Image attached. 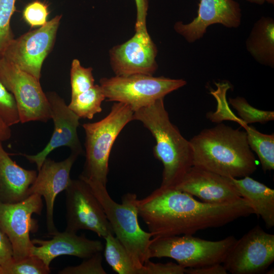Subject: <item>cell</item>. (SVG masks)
I'll return each mask as SVG.
<instances>
[{
  "mask_svg": "<svg viewBox=\"0 0 274 274\" xmlns=\"http://www.w3.org/2000/svg\"><path fill=\"white\" fill-rule=\"evenodd\" d=\"M37 176L36 170L26 169L13 160L0 142V202L14 203L27 198Z\"/></svg>",
  "mask_w": 274,
  "mask_h": 274,
  "instance_id": "19",
  "label": "cell"
},
{
  "mask_svg": "<svg viewBox=\"0 0 274 274\" xmlns=\"http://www.w3.org/2000/svg\"><path fill=\"white\" fill-rule=\"evenodd\" d=\"M50 240L33 238L31 255L38 256L48 266L57 257L70 255L87 258L104 249L102 242L88 239L85 234L78 235L77 232L65 230L57 231L51 235Z\"/></svg>",
  "mask_w": 274,
  "mask_h": 274,
  "instance_id": "18",
  "label": "cell"
},
{
  "mask_svg": "<svg viewBox=\"0 0 274 274\" xmlns=\"http://www.w3.org/2000/svg\"><path fill=\"white\" fill-rule=\"evenodd\" d=\"M216 90H211L210 93L217 102V110L214 112H209L207 117L212 122L220 123L224 120L234 121L243 127L246 124L241 118L237 117L231 110L227 102L226 95L231 88L227 82L215 83Z\"/></svg>",
  "mask_w": 274,
  "mask_h": 274,
  "instance_id": "25",
  "label": "cell"
},
{
  "mask_svg": "<svg viewBox=\"0 0 274 274\" xmlns=\"http://www.w3.org/2000/svg\"><path fill=\"white\" fill-rule=\"evenodd\" d=\"M229 103L235 109L241 118L246 124L259 122L264 124L274 120V112L263 111L252 106L243 97L229 98Z\"/></svg>",
  "mask_w": 274,
  "mask_h": 274,
  "instance_id": "26",
  "label": "cell"
},
{
  "mask_svg": "<svg viewBox=\"0 0 274 274\" xmlns=\"http://www.w3.org/2000/svg\"><path fill=\"white\" fill-rule=\"evenodd\" d=\"M106 240L104 255L112 269L119 274H137L138 269L126 249L113 233Z\"/></svg>",
  "mask_w": 274,
  "mask_h": 274,
  "instance_id": "22",
  "label": "cell"
},
{
  "mask_svg": "<svg viewBox=\"0 0 274 274\" xmlns=\"http://www.w3.org/2000/svg\"><path fill=\"white\" fill-rule=\"evenodd\" d=\"M16 0H0V57L14 39L10 21L15 11Z\"/></svg>",
  "mask_w": 274,
  "mask_h": 274,
  "instance_id": "29",
  "label": "cell"
},
{
  "mask_svg": "<svg viewBox=\"0 0 274 274\" xmlns=\"http://www.w3.org/2000/svg\"><path fill=\"white\" fill-rule=\"evenodd\" d=\"M135 30L129 40L112 47L109 51L110 64L115 76L153 75L158 68L157 49L147 27Z\"/></svg>",
  "mask_w": 274,
  "mask_h": 274,
  "instance_id": "13",
  "label": "cell"
},
{
  "mask_svg": "<svg viewBox=\"0 0 274 274\" xmlns=\"http://www.w3.org/2000/svg\"><path fill=\"white\" fill-rule=\"evenodd\" d=\"M49 104L51 119L54 123V131L51 139L45 148L35 155L22 154L30 163H35L39 170L49 154L60 147H67L71 152L79 155L83 153L82 148L77 134L80 119L64 100L57 93H46Z\"/></svg>",
  "mask_w": 274,
  "mask_h": 274,
  "instance_id": "14",
  "label": "cell"
},
{
  "mask_svg": "<svg viewBox=\"0 0 274 274\" xmlns=\"http://www.w3.org/2000/svg\"><path fill=\"white\" fill-rule=\"evenodd\" d=\"M92 70V67L82 66L77 59L73 60L70 72L71 96L86 91L95 85Z\"/></svg>",
  "mask_w": 274,
  "mask_h": 274,
  "instance_id": "27",
  "label": "cell"
},
{
  "mask_svg": "<svg viewBox=\"0 0 274 274\" xmlns=\"http://www.w3.org/2000/svg\"><path fill=\"white\" fill-rule=\"evenodd\" d=\"M133 120L141 122L156 141L153 155L163 165L160 186L174 187L193 166L190 141L171 122L163 98L134 111Z\"/></svg>",
  "mask_w": 274,
  "mask_h": 274,
  "instance_id": "3",
  "label": "cell"
},
{
  "mask_svg": "<svg viewBox=\"0 0 274 274\" xmlns=\"http://www.w3.org/2000/svg\"><path fill=\"white\" fill-rule=\"evenodd\" d=\"M65 191V230H89L103 238L114 233L101 204L86 182L71 179Z\"/></svg>",
  "mask_w": 274,
  "mask_h": 274,
  "instance_id": "9",
  "label": "cell"
},
{
  "mask_svg": "<svg viewBox=\"0 0 274 274\" xmlns=\"http://www.w3.org/2000/svg\"><path fill=\"white\" fill-rule=\"evenodd\" d=\"M228 271L221 263H217L195 268H185L187 274H227Z\"/></svg>",
  "mask_w": 274,
  "mask_h": 274,
  "instance_id": "35",
  "label": "cell"
},
{
  "mask_svg": "<svg viewBox=\"0 0 274 274\" xmlns=\"http://www.w3.org/2000/svg\"><path fill=\"white\" fill-rule=\"evenodd\" d=\"M48 15V6L40 1L29 3L23 12L24 20L32 27L41 26L45 24Z\"/></svg>",
  "mask_w": 274,
  "mask_h": 274,
  "instance_id": "32",
  "label": "cell"
},
{
  "mask_svg": "<svg viewBox=\"0 0 274 274\" xmlns=\"http://www.w3.org/2000/svg\"><path fill=\"white\" fill-rule=\"evenodd\" d=\"M12 132L10 127L8 126L0 118V142H5L11 137Z\"/></svg>",
  "mask_w": 274,
  "mask_h": 274,
  "instance_id": "37",
  "label": "cell"
},
{
  "mask_svg": "<svg viewBox=\"0 0 274 274\" xmlns=\"http://www.w3.org/2000/svg\"><path fill=\"white\" fill-rule=\"evenodd\" d=\"M138 211L152 238L193 235L254 214L242 197L230 203L211 204L175 188L161 186L138 199Z\"/></svg>",
  "mask_w": 274,
  "mask_h": 274,
  "instance_id": "1",
  "label": "cell"
},
{
  "mask_svg": "<svg viewBox=\"0 0 274 274\" xmlns=\"http://www.w3.org/2000/svg\"><path fill=\"white\" fill-rule=\"evenodd\" d=\"M273 261L274 235L257 225L236 241L223 263L232 274H257Z\"/></svg>",
  "mask_w": 274,
  "mask_h": 274,
  "instance_id": "12",
  "label": "cell"
},
{
  "mask_svg": "<svg viewBox=\"0 0 274 274\" xmlns=\"http://www.w3.org/2000/svg\"><path fill=\"white\" fill-rule=\"evenodd\" d=\"M247 52L258 63L274 67V19L262 16L254 24L246 41Z\"/></svg>",
  "mask_w": 274,
  "mask_h": 274,
  "instance_id": "21",
  "label": "cell"
},
{
  "mask_svg": "<svg viewBox=\"0 0 274 274\" xmlns=\"http://www.w3.org/2000/svg\"><path fill=\"white\" fill-rule=\"evenodd\" d=\"M185 268L172 262L154 263L148 260L138 271V274H184Z\"/></svg>",
  "mask_w": 274,
  "mask_h": 274,
  "instance_id": "33",
  "label": "cell"
},
{
  "mask_svg": "<svg viewBox=\"0 0 274 274\" xmlns=\"http://www.w3.org/2000/svg\"><path fill=\"white\" fill-rule=\"evenodd\" d=\"M0 274H4L3 267L0 265Z\"/></svg>",
  "mask_w": 274,
  "mask_h": 274,
  "instance_id": "39",
  "label": "cell"
},
{
  "mask_svg": "<svg viewBox=\"0 0 274 274\" xmlns=\"http://www.w3.org/2000/svg\"><path fill=\"white\" fill-rule=\"evenodd\" d=\"M61 18L57 15L40 28L14 39L1 57L40 80L43 63L53 46Z\"/></svg>",
  "mask_w": 274,
  "mask_h": 274,
  "instance_id": "10",
  "label": "cell"
},
{
  "mask_svg": "<svg viewBox=\"0 0 274 274\" xmlns=\"http://www.w3.org/2000/svg\"><path fill=\"white\" fill-rule=\"evenodd\" d=\"M185 80L146 74L103 78L99 81L108 101L122 102L134 112L186 84Z\"/></svg>",
  "mask_w": 274,
  "mask_h": 274,
  "instance_id": "7",
  "label": "cell"
},
{
  "mask_svg": "<svg viewBox=\"0 0 274 274\" xmlns=\"http://www.w3.org/2000/svg\"><path fill=\"white\" fill-rule=\"evenodd\" d=\"M50 267L36 255H30L13 262L4 269V274H48Z\"/></svg>",
  "mask_w": 274,
  "mask_h": 274,
  "instance_id": "28",
  "label": "cell"
},
{
  "mask_svg": "<svg viewBox=\"0 0 274 274\" xmlns=\"http://www.w3.org/2000/svg\"><path fill=\"white\" fill-rule=\"evenodd\" d=\"M135 3L136 8L135 29L146 26L148 0H135Z\"/></svg>",
  "mask_w": 274,
  "mask_h": 274,
  "instance_id": "36",
  "label": "cell"
},
{
  "mask_svg": "<svg viewBox=\"0 0 274 274\" xmlns=\"http://www.w3.org/2000/svg\"><path fill=\"white\" fill-rule=\"evenodd\" d=\"M246 132L249 146L257 155L263 171L274 169V134L261 133L253 126L243 127Z\"/></svg>",
  "mask_w": 274,
  "mask_h": 274,
  "instance_id": "24",
  "label": "cell"
},
{
  "mask_svg": "<svg viewBox=\"0 0 274 274\" xmlns=\"http://www.w3.org/2000/svg\"><path fill=\"white\" fill-rule=\"evenodd\" d=\"M236 241L232 235L217 241L193 235L152 238L150 257L170 258L185 268L223 263Z\"/></svg>",
  "mask_w": 274,
  "mask_h": 274,
  "instance_id": "6",
  "label": "cell"
},
{
  "mask_svg": "<svg viewBox=\"0 0 274 274\" xmlns=\"http://www.w3.org/2000/svg\"><path fill=\"white\" fill-rule=\"evenodd\" d=\"M133 113L130 106L116 102L102 119L82 124L86 135V160L80 179L106 186L112 148L123 128L133 120Z\"/></svg>",
  "mask_w": 274,
  "mask_h": 274,
  "instance_id": "5",
  "label": "cell"
},
{
  "mask_svg": "<svg viewBox=\"0 0 274 274\" xmlns=\"http://www.w3.org/2000/svg\"><path fill=\"white\" fill-rule=\"evenodd\" d=\"M241 197L251 205L254 214L261 217L267 228L274 226V190L249 176L229 178Z\"/></svg>",
  "mask_w": 274,
  "mask_h": 274,
  "instance_id": "20",
  "label": "cell"
},
{
  "mask_svg": "<svg viewBox=\"0 0 274 274\" xmlns=\"http://www.w3.org/2000/svg\"><path fill=\"white\" fill-rule=\"evenodd\" d=\"M0 82L13 95L21 123L46 122L51 119L49 104L40 80L0 57Z\"/></svg>",
  "mask_w": 274,
  "mask_h": 274,
  "instance_id": "8",
  "label": "cell"
},
{
  "mask_svg": "<svg viewBox=\"0 0 274 274\" xmlns=\"http://www.w3.org/2000/svg\"><path fill=\"white\" fill-rule=\"evenodd\" d=\"M240 4L235 0H200L197 16L190 22H176L174 29L189 43L201 39L208 28L218 24L236 28L242 22Z\"/></svg>",
  "mask_w": 274,
  "mask_h": 274,
  "instance_id": "15",
  "label": "cell"
},
{
  "mask_svg": "<svg viewBox=\"0 0 274 274\" xmlns=\"http://www.w3.org/2000/svg\"><path fill=\"white\" fill-rule=\"evenodd\" d=\"M189 141L194 166L234 178L250 176L257 169L245 131L220 123L203 129Z\"/></svg>",
  "mask_w": 274,
  "mask_h": 274,
  "instance_id": "2",
  "label": "cell"
},
{
  "mask_svg": "<svg viewBox=\"0 0 274 274\" xmlns=\"http://www.w3.org/2000/svg\"><path fill=\"white\" fill-rule=\"evenodd\" d=\"M173 188L211 204H227L242 198L229 178L194 166Z\"/></svg>",
  "mask_w": 274,
  "mask_h": 274,
  "instance_id": "17",
  "label": "cell"
},
{
  "mask_svg": "<svg viewBox=\"0 0 274 274\" xmlns=\"http://www.w3.org/2000/svg\"><path fill=\"white\" fill-rule=\"evenodd\" d=\"M79 155L71 152L61 161L46 158L38 170L37 177L28 190V195L37 194L45 199L46 208V226L51 235L58 230L54 218V206L57 195L65 190L70 183V172Z\"/></svg>",
  "mask_w": 274,
  "mask_h": 274,
  "instance_id": "16",
  "label": "cell"
},
{
  "mask_svg": "<svg viewBox=\"0 0 274 274\" xmlns=\"http://www.w3.org/2000/svg\"><path fill=\"white\" fill-rule=\"evenodd\" d=\"M43 208L42 196L37 194H31L16 203L0 202V228L12 244L14 260L31 255L33 244L30 233L35 232L38 229L37 221L32 215H40Z\"/></svg>",
  "mask_w": 274,
  "mask_h": 274,
  "instance_id": "11",
  "label": "cell"
},
{
  "mask_svg": "<svg viewBox=\"0 0 274 274\" xmlns=\"http://www.w3.org/2000/svg\"><path fill=\"white\" fill-rule=\"evenodd\" d=\"M101 252H97L85 258L80 264L67 266L59 270V274H106L102 265Z\"/></svg>",
  "mask_w": 274,
  "mask_h": 274,
  "instance_id": "31",
  "label": "cell"
},
{
  "mask_svg": "<svg viewBox=\"0 0 274 274\" xmlns=\"http://www.w3.org/2000/svg\"><path fill=\"white\" fill-rule=\"evenodd\" d=\"M250 3L262 5L265 3H268L271 5L274 4V0H245Z\"/></svg>",
  "mask_w": 274,
  "mask_h": 274,
  "instance_id": "38",
  "label": "cell"
},
{
  "mask_svg": "<svg viewBox=\"0 0 274 274\" xmlns=\"http://www.w3.org/2000/svg\"><path fill=\"white\" fill-rule=\"evenodd\" d=\"M105 99L101 87L95 84L87 91L71 96L68 106L80 118L91 119L102 111L101 103Z\"/></svg>",
  "mask_w": 274,
  "mask_h": 274,
  "instance_id": "23",
  "label": "cell"
},
{
  "mask_svg": "<svg viewBox=\"0 0 274 274\" xmlns=\"http://www.w3.org/2000/svg\"><path fill=\"white\" fill-rule=\"evenodd\" d=\"M83 180L90 186L101 204L115 236L127 250L138 271L150 259L149 247L152 236L139 225L137 195L126 193L122 196V202L118 203L111 197L106 186Z\"/></svg>",
  "mask_w": 274,
  "mask_h": 274,
  "instance_id": "4",
  "label": "cell"
},
{
  "mask_svg": "<svg viewBox=\"0 0 274 274\" xmlns=\"http://www.w3.org/2000/svg\"><path fill=\"white\" fill-rule=\"evenodd\" d=\"M0 118L9 127L20 122L19 112L13 95L0 82Z\"/></svg>",
  "mask_w": 274,
  "mask_h": 274,
  "instance_id": "30",
  "label": "cell"
},
{
  "mask_svg": "<svg viewBox=\"0 0 274 274\" xmlns=\"http://www.w3.org/2000/svg\"><path fill=\"white\" fill-rule=\"evenodd\" d=\"M13 260L12 244L8 236L0 228V265L4 270Z\"/></svg>",
  "mask_w": 274,
  "mask_h": 274,
  "instance_id": "34",
  "label": "cell"
}]
</instances>
